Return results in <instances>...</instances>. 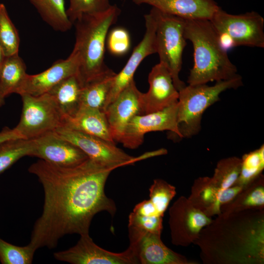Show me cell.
Returning a JSON list of instances; mask_svg holds the SVG:
<instances>
[{"label":"cell","mask_w":264,"mask_h":264,"mask_svg":"<svg viewBox=\"0 0 264 264\" xmlns=\"http://www.w3.org/2000/svg\"><path fill=\"white\" fill-rule=\"evenodd\" d=\"M113 170L89 158L71 167L58 166L41 159L31 164L28 172L42 184L44 201L28 244L36 251L44 247L52 249L66 235L89 234L97 213L106 211L113 216L116 206L105 192Z\"/></svg>","instance_id":"6da1fadb"},{"label":"cell","mask_w":264,"mask_h":264,"mask_svg":"<svg viewBox=\"0 0 264 264\" xmlns=\"http://www.w3.org/2000/svg\"><path fill=\"white\" fill-rule=\"evenodd\" d=\"M120 13L116 5H111L105 11L84 14L73 23L75 43L72 52L78 58L76 75L82 87L110 70L105 63L106 40L110 27L116 23Z\"/></svg>","instance_id":"7a4b0ae2"},{"label":"cell","mask_w":264,"mask_h":264,"mask_svg":"<svg viewBox=\"0 0 264 264\" xmlns=\"http://www.w3.org/2000/svg\"><path fill=\"white\" fill-rule=\"evenodd\" d=\"M184 36L194 48V66L188 78V85L226 80L238 75L209 20H185Z\"/></svg>","instance_id":"3957f363"},{"label":"cell","mask_w":264,"mask_h":264,"mask_svg":"<svg viewBox=\"0 0 264 264\" xmlns=\"http://www.w3.org/2000/svg\"><path fill=\"white\" fill-rule=\"evenodd\" d=\"M242 77L238 75L230 79L207 84L188 85L178 91L177 124L182 138L197 134L201 128L203 113L220 100L221 92L242 85Z\"/></svg>","instance_id":"277c9868"},{"label":"cell","mask_w":264,"mask_h":264,"mask_svg":"<svg viewBox=\"0 0 264 264\" xmlns=\"http://www.w3.org/2000/svg\"><path fill=\"white\" fill-rule=\"evenodd\" d=\"M150 12L156 22L155 44L159 62L168 69L179 91L186 86L179 76L186 45L185 19L163 13L154 7Z\"/></svg>","instance_id":"5b68a950"},{"label":"cell","mask_w":264,"mask_h":264,"mask_svg":"<svg viewBox=\"0 0 264 264\" xmlns=\"http://www.w3.org/2000/svg\"><path fill=\"white\" fill-rule=\"evenodd\" d=\"M21 96L22 111L14 129L22 138L35 139L63 126V116L50 94Z\"/></svg>","instance_id":"8992f818"},{"label":"cell","mask_w":264,"mask_h":264,"mask_svg":"<svg viewBox=\"0 0 264 264\" xmlns=\"http://www.w3.org/2000/svg\"><path fill=\"white\" fill-rule=\"evenodd\" d=\"M209 21L218 33L231 38L235 46L264 47V19L256 12L233 15L219 7Z\"/></svg>","instance_id":"52a82bcc"},{"label":"cell","mask_w":264,"mask_h":264,"mask_svg":"<svg viewBox=\"0 0 264 264\" xmlns=\"http://www.w3.org/2000/svg\"><path fill=\"white\" fill-rule=\"evenodd\" d=\"M54 132L81 149L90 159L114 169L151 156L148 153L133 157L116 147L114 143L66 127L59 128Z\"/></svg>","instance_id":"ba28073f"},{"label":"cell","mask_w":264,"mask_h":264,"mask_svg":"<svg viewBox=\"0 0 264 264\" xmlns=\"http://www.w3.org/2000/svg\"><path fill=\"white\" fill-rule=\"evenodd\" d=\"M177 102L160 111L134 116L119 142L127 148L136 149L143 142L146 133L163 131L173 132L182 138L177 124Z\"/></svg>","instance_id":"9c48e42d"},{"label":"cell","mask_w":264,"mask_h":264,"mask_svg":"<svg viewBox=\"0 0 264 264\" xmlns=\"http://www.w3.org/2000/svg\"><path fill=\"white\" fill-rule=\"evenodd\" d=\"M169 216L172 242L177 245L186 246L194 242L203 227L212 221L183 197L178 198L170 207Z\"/></svg>","instance_id":"30bf717a"},{"label":"cell","mask_w":264,"mask_h":264,"mask_svg":"<svg viewBox=\"0 0 264 264\" xmlns=\"http://www.w3.org/2000/svg\"><path fill=\"white\" fill-rule=\"evenodd\" d=\"M57 260L72 264H138L129 246L124 251L115 253L105 250L93 242L89 234L80 235L77 243L69 249L55 252Z\"/></svg>","instance_id":"8fae6325"},{"label":"cell","mask_w":264,"mask_h":264,"mask_svg":"<svg viewBox=\"0 0 264 264\" xmlns=\"http://www.w3.org/2000/svg\"><path fill=\"white\" fill-rule=\"evenodd\" d=\"M129 247L140 264H188L187 259L167 247L161 234L128 228Z\"/></svg>","instance_id":"7c38bea8"},{"label":"cell","mask_w":264,"mask_h":264,"mask_svg":"<svg viewBox=\"0 0 264 264\" xmlns=\"http://www.w3.org/2000/svg\"><path fill=\"white\" fill-rule=\"evenodd\" d=\"M146 31L143 39L135 46L123 69L116 73L108 96L104 111L120 93L133 80V75L142 61L147 56L156 53V22L150 12L144 16Z\"/></svg>","instance_id":"4fadbf2b"},{"label":"cell","mask_w":264,"mask_h":264,"mask_svg":"<svg viewBox=\"0 0 264 264\" xmlns=\"http://www.w3.org/2000/svg\"><path fill=\"white\" fill-rule=\"evenodd\" d=\"M33 140L34 148L30 156L38 157L54 165L74 166L89 158L81 149L54 131Z\"/></svg>","instance_id":"5bb4252c"},{"label":"cell","mask_w":264,"mask_h":264,"mask_svg":"<svg viewBox=\"0 0 264 264\" xmlns=\"http://www.w3.org/2000/svg\"><path fill=\"white\" fill-rule=\"evenodd\" d=\"M149 89L141 92V115L161 110L178 101L179 92L168 69L159 63L148 75Z\"/></svg>","instance_id":"9a60e30c"},{"label":"cell","mask_w":264,"mask_h":264,"mask_svg":"<svg viewBox=\"0 0 264 264\" xmlns=\"http://www.w3.org/2000/svg\"><path fill=\"white\" fill-rule=\"evenodd\" d=\"M140 92L134 80L120 93L106 109L110 130L114 141L119 142L131 119L141 115Z\"/></svg>","instance_id":"2e32d148"},{"label":"cell","mask_w":264,"mask_h":264,"mask_svg":"<svg viewBox=\"0 0 264 264\" xmlns=\"http://www.w3.org/2000/svg\"><path fill=\"white\" fill-rule=\"evenodd\" d=\"M78 61L72 52L67 59L56 61L45 70L34 75L26 74L16 93L39 96L47 93L63 79L77 74Z\"/></svg>","instance_id":"e0dca14e"},{"label":"cell","mask_w":264,"mask_h":264,"mask_svg":"<svg viewBox=\"0 0 264 264\" xmlns=\"http://www.w3.org/2000/svg\"><path fill=\"white\" fill-rule=\"evenodd\" d=\"M185 20H210L220 7L214 0H132Z\"/></svg>","instance_id":"ac0fdd59"},{"label":"cell","mask_w":264,"mask_h":264,"mask_svg":"<svg viewBox=\"0 0 264 264\" xmlns=\"http://www.w3.org/2000/svg\"><path fill=\"white\" fill-rule=\"evenodd\" d=\"M63 127L114 143L105 113L99 109L81 107L75 114L64 119Z\"/></svg>","instance_id":"d6986e66"},{"label":"cell","mask_w":264,"mask_h":264,"mask_svg":"<svg viewBox=\"0 0 264 264\" xmlns=\"http://www.w3.org/2000/svg\"><path fill=\"white\" fill-rule=\"evenodd\" d=\"M82 88L75 74L63 79L47 92L55 101L64 119L75 114L80 108Z\"/></svg>","instance_id":"ffe728a7"},{"label":"cell","mask_w":264,"mask_h":264,"mask_svg":"<svg viewBox=\"0 0 264 264\" xmlns=\"http://www.w3.org/2000/svg\"><path fill=\"white\" fill-rule=\"evenodd\" d=\"M221 190L214 185L211 177H199L195 180L188 199L195 208L210 217L221 213Z\"/></svg>","instance_id":"44dd1931"},{"label":"cell","mask_w":264,"mask_h":264,"mask_svg":"<svg viewBox=\"0 0 264 264\" xmlns=\"http://www.w3.org/2000/svg\"><path fill=\"white\" fill-rule=\"evenodd\" d=\"M116 74L110 69L106 73L84 85L80 95L81 107L104 111L105 105Z\"/></svg>","instance_id":"7402d4cb"},{"label":"cell","mask_w":264,"mask_h":264,"mask_svg":"<svg viewBox=\"0 0 264 264\" xmlns=\"http://www.w3.org/2000/svg\"><path fill=\"white\" fill-rule=\"evenodd\" d=\"M42 19L57 31L66 32L72 27L64 0H29Z\"/></svg>","instance_id":"603a6c76"},{"label":"cell","mask_w":264,"mask_h":264,"mask_svg":"<svg viewBox=\"0 0 264 264\" xmlns=\"http://www.w3.org/2000/svg\"><path fill=\"white\" fill-rule=\"evenodd\" d=\"M19 54L6 57L0 71V88L3 96L16 93L27 73Z\"/></svg>","instance_id":"cb8c5ba5"},{"label":"cell","mask_w":264,"mask_h":264,"mask_svg":"<svg viewBox=\"0 0 264 264\" xmlns=\"http://www.w3.org/2000/svg\"><path fill=\"white\" fill-rule=\"evenodd\" d=\"M227 204L223 213L248 209H262L264 205V178L261 174ZM221 206V207H222Z\"/></svg>","instance_id":"d4e9b609"},{"label":"cell","mask_w":264,"mask_h":264,"mask_svg":"<svg viewBox=\"0 0 264 264\" xmlns=\"http://www.w3.org/2000/svg\"><path fill=\"white\" fill-rule=\"evenodd\" d=\"M34 148L33 139H11L0 143V174L20 158L31 156Z\"/></svg>","instance_id":"484cf974"},{"label":"cell","mask_w":264,"mask_h":264,"mask_svg":"<svg viewBox=\"0 0 264 264\" xmlns=\"http://www.w3.org/2000/svg\"><path fill=\"white\" fill-rule=\"evenodd\" d=\"M242 159L236 156L222 159L219 161L211 180L217 188L224 190L234 185L239 177Z\"/></svg>","instance_id":"4316f807"},{"label":"cell","mask_w":264,"mask_h":264,"mask_svg":"<svg viewBox=\"0 0 264 264\" xmlns=\"http://www.w3.org/2000/svg\"><path fill=\"white\" fill-rule=\"evenodd\" d=\"M242 159L241 171L235 185L246 187L258 177L264 168V145L244 154Z\"/></svg>","instance_id":"83f0119b"},{"label":"cell","mask_w":264,"mask_h":264,"mask_svg":"<svg viewBox=\"0 0 264 264\" xmlns=\"http://www.w3.org/2000/svg\"><path fill=\"white\" fill-rule=\"evenodd\" d=\"M0 45L6 57L19 52V33L3 4L0 9Z\"/></svg>","instance_id":"f1b7e54d"},{"label":"cell","mask_w":264,"mask_h":264,"mask_svg":"<svg viewBox=\"0 0 264 264\" xmlns=\"http://www.w3.org/2000/svg\"><path fill=\"white\" fill-rule=\"evenodd\" d=\"M35 251L28 244L17 246L0 238V261L2 264H30Z\"/></svg>","instance_id":"f546056e"},{"label":"cell","mask_w":264,"mask_h":264,"mask_svg":"<svg viewBox=\"0 0 264 264\" xmlns=\"http://www.w3.org/2000/svg\"><path fill=\"white\" fill-rule=\"evenodd\" d=\"M176 194V187L161 179H154L149 188L150 200L163 216Z\"/></svg>","instance_id":"4dcf8cb0"},{"label":"cell","mask_w":264,"mask_h":264,"mask_svg":"<svg viewBox=\"0 0 264 264\" xmlns=\"http://www.w3.org/2000/svg\"><path fill=\"white\" fill-rule=\"evenodd\" d=\"M66 15L72 24L84 14H92L107 10L111 6L109 0H69Z\"/></svg>","instance_id":"1f68e13d"},{"label":"cell","mask_w":264,"mask_h":264,"mask_svg":"<svg viewBox=\"0 0 264 264\" xmlns=\"http://www.w3.org/2000/svg\"><path fill=\"white\" fill-rule=\"evenodd\" d=\"M106 42L108 50L115 56L126 54L131 47L129 33L122 27H116L109 32Z\"/></svg>","instance_id":"d6a6232c"},{"label":"cell","mask_w":264,"mask_h":264,"mask_svg":"<svg viewBox=\"0 0 264 264\" xmlns=\"http://www.w3.org/2000/svg\"><path fill=\"white\" fill-rule=\"evenodd\" d=\"M163 217L161 216H143L132 212L129 216L128 227L140 231L161 234Z\"/></svg>","instance_id":"836d02e7"},{"label":"cell","mask_w":264,"mask_h":264,"mask_svg":"<svg viewBox=\"0 0 264 264\" xmlns=\"http://www.w3.org/2000/svg\"><path fill=\"white\" fill-rule=\"evenodd\" d=\"M132 212L143 216H161L163 217L158 212L150 199L144 200L137 204L134 206Z\"/></svg>","instance_id":"e575fe53"},{"label":"cell","mask_w":264,"mask_h":264,"mask_svg":"<svg viewBox=\"0 0 264 264\" xmlns=\"http://www.w3.org/2000/svg\"><path fill=\"white\" fill-rule=\"evenodd\" d=\"M22 138L14 128L5 127L0 131V143L5 140L14 138Z\"/></svg>","instance_id":"d590c367"},{"label":"cell","mask_w":264,"mask_h":264,"mask_svg":"<svg viewBox=\"0 0 264 264\" xmlns=\"http://www.w3.org/2000/svg\"><path fill=\"white\" fill-rule=\"evenodd\" d=\"M6 56H5L3 50L0 45V71L2 66L3 65V62L4 61Z\"/></svg>","instance_id":"8d00e7d4"},{"label":"cell","mask_w":264,"mask_h":264,"mask_svg":"<svg viewBox=\"0 0 264 264\" xmlns=\"http://www.w3.org/2000/svg\"><path fill=\"white\" fill-rule=\"evenodd\" d=\"M4 99L5 97L3 96L0 88V107L4 104Z\"/></svg>","instance_id":"74e56055"},{"label":"cell","mask_w":264,"mask_h":264,"mask_svg":"<svg viewBox=\"0 0 264 264\" xmlns=\"http://www.w3.org/2000/svg\"><path fill=\"white\" fill-rule=\"evenodd\" d=\"M2 5V3H0V8H1Z\"/></svg>","instance_id":"f35d334b"}]
</instances>
